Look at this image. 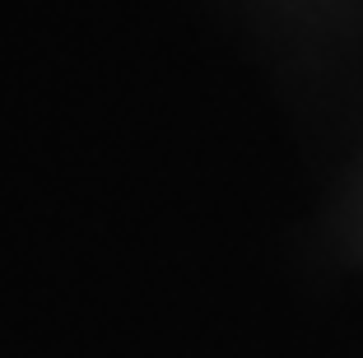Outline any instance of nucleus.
I'll use <instances>...</instances> for the list:
<instances>
[]
</instances>
